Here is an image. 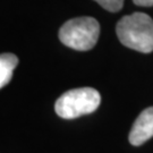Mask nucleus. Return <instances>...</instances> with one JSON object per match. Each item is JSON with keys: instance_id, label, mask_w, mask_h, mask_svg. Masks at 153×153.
Masks as SVG:
<instances>
[{"instance_id": "obj_1", "label": "nucleus", "mask_w": 153, "mask_h": 153, "mask_svg": "<svg viewBox=\"0 0 153 153\" xmlns=\"http://www.w3.org/2000/svg\"><path fill=\"white\" fill-rule=\"evenodd\" d=\"M121 43L143 53L153 51V19L144 13L124 16L116 26Z\"/></svg>"}, {"instance_id": "obj_2", "label": "nucleus", "mask_w": 153, "mask_h": 153, "mask_svg": "<svg viewBox=\"0 0 153 153\" xmlns=\"http://www.w3.org/2000/svg\"><path fill=\"white\" fill-rule=\"evenodd\" d=\"M100 25L93 17L69 19L59 30V40L66 47L77 51L91 50L98 42Z\"/></svg>"}, {"instance_id": "obj_3", "label": "nucleus", "mask_w": 153, "mask_h": 153, "mask_svg": "<svg viewBox=\"0 0 153 153\" xmlns=\"http://www.w3.org/2000/svg\"><path fill=\"white\" fill-rule=\"evenodd\" d=\"M100 102L101 97L95 88H74L65 92L56 101L55 110L56 114L64 119H74L92 114L98 109Z\"/></svg>"}, {"instance_id": "obj_4", "label": "nucleus", "mask_w": 153, "mask_h": 153, "mask_svg": "<svg viewBox=\"0 0 153 153\" xmlns=\"http://www.w3.org/2000/svg\"><path fill=\"white\" fill-rule=\"evenodd\" d=\"M153 137V107L144 109L134 121L129 131V143L140 146Z\"/></svg>"}, {"instance_id": "obj_5", "label": "nucleus", "mask_w": 153, "mask_h": 153, "mask_svg": "<svg viewBox=\"0 0 153 153\" xmlns=\"http://www.w3.org/2000/svg\"><path fill=\"white\" fill-rule=\"evenodd\" d=\"M17 64L18 58L13 53H2L0 56V88H4L10 82Z\"/></svg>"}, {"instance_id": "obj_6", "label": "nucleus", "mask_w": 153, "mask_h": 153, "mask_svg": "<svg viewBox=\"0 0 153 153\" xmlns=\"http://www.w3.org/2000/svg\"><path fill=\"white\" fill-rule=\"evenodd\" d=\"M94 1L98 2L105 10L111 13L119 11L124 6V0H94Z\"/></svg>"}, {"instance_id": "obj_7", "label": "nucleus", "mask_w": 153, "mask_h": 153, "mask_svg": "<svg viewBox=\"0 0 153 153\" xmlns=\"http://www.w3.org/2000/svg\"><path fill=\"white\" fill-rule=\"evenodd\" d=\"M134 4L142 7H151L153 6V0H133Z\"/></svg>"}]
</instances>
